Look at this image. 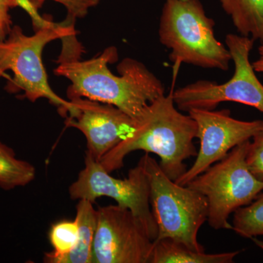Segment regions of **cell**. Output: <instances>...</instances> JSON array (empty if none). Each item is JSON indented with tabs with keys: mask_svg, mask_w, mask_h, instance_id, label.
I'll list each match as a JSON object with an SVG mask.
<instances>
[{
	"mask_svg": "<svg viewBox=\"0 0 263 263\" xmlns=\"http://www.w3.org/2000/svg\"><path fill=\"white\" fill-rule=\"evenodd\" d=\"M242 251L207 254L196 252L170 238L154 241L149 263H232Z\"/></svg>",
	"mask_w": 263,
	"mask_h": 263,
	"instance_id": "cell-12",
	"label": "cell"
},
{
	"mask_svg": "<svg viewBox=\"0 0 263 263\" xmlns=\"http://www.w3.org/2000/svg\"><path fill=\"white\" fill-rule=\"evenodd\" d=\"M249 143L235 147L186 185L206 197L207 221L214 229L232 230L230 214L249 205L263 191V181L254 176L247 164Z\"/></svg>",
	"mask_w": 263,
	"mask_h": 263,
	"instance_id": "cell-6",
	"label": "cell"
},
{
	"mask_svg": "<svg viewBox=\"0 0 263 263\" xmlns=\"http://www.w3.org/2000/svg\"><path fill=\"white\" fill-rule=\"evenodd\" d=\"M259 57L258 60H256L252 63L254 70L255 72H263V46L260 45L258 49Z\"/></svg>",
	"mask_w": 263,
	"mask_h": 263,
	"instance_id": "cell-21",
	"label": "cell"
},
{
	"mask_svg": "<svg viewBox=\"0 0 263 263\" xmlns=\"http://www.w3.org/2000/svg\"><path fill=\"white\" fill-rule=\"evenodd\" d=\"M69 101L66 124L84 134L86 152L98 162L127 138L138 123L110 104L84 98H71Z\"/></svg>",
	"mask_w": 263,
	"mask_h": 263,
	"instance_id": "cell-11",
	"label": "cell"
},
{
	"mask_svg": "<svg viewBox=\"0 0 263 263\" xmlns=\"http://www.w3.org/2000/svg\"><path fill=\"white\" fill-rule=\"evenodd\" d=\"M15 7L16 0H0V41H4L12 28L9 10Z\"/></svg>",
	"mask_w": 263,
	"mask_h": 263,
	"instance_id": "cell-20",
	"label": "cell"
},
{
	"mask_svg": "<svg viewBox=\"0 0 263 263\" xmlns=\"http://www.w3.org/2000/svg\"><path fill=\"white\" fill-rule=\"evenodd\" d=\"M197 133L196 122L176 108L172 91L151 104L133 133L100 162L111 174L122 168L124 159L132 152L144 151L159 156L161 168L176 181L187 171L184 161L197 155L194 144Z\"/></svg>",
	"mask_w": 263,
	"mask_h": 263,
	"instance_id": "cell-2",
	"label": "cell"
},
{
	"mask_svg": "<svg viewBox=\"0 0 263 263\" xmlns=\"http://www.w3.org/2000/svg\"><path fill=\"white\" fill-rule=\"evenodd\" d=\"M53 251L45 254L43 262L59 263L60 259L71 253L78 245L79 227L76 219L62 220L51 226L48 233Z\"/></svg>",
	"mask_w": 263,
	"mask_h": 263,
	"instance_id": "cell-16",
	"label": "cell"
},
{
	"mask_svg": "<svg viewBox=\"0 0 263 263\" xmlns=\"http://www.w3.org/2000/svg\"><path fill=\"white\" fill-rule=\"evenodd\" d=\"M35 177L34 166L16 158L13 148L0 141V188L9 191L27 186Z\"/></svg>",
	"mask_w": 263,
	"mask_h": 263,
	"instance_id": "cell-15",
	"label": "cell"
},
{
	"mask_svg": "<svg viewBox=\"0 0 263 263\" xmlns=\"http://www.w3.org/2000/svg\"><path fill=\"white\" fill-rule=\"evenodd\" d=\"M84 164L77 179L69 187L70 198L93 203L102 197L114 199L118 205L129 209L140 219L155 241L158 230L151 207L149 182L141 162L129 170L123 179L113 177L87 152Z\"/></svg>",
	"mask_w": 263,
	"mask_h": 263,
	"instance_id": "cell-8",
	"label": "cell"
},
{
	"mask_svg": "<svg viewBox=\"0 0 263 263\" xmlns=\"http://www.w3.org/2000/svg\"><path fill=\"white\" fill-rule=\"evenodd\" d=\"M139 162L149 182L151 207L158 230L156 240L170 238L196 252H205L197 237L209 216L206 197L170 179L149 154Z\"/></svg>",
	"mask_w": 263,
	"mask_h": 263,
	"instance_id": "cell-5",
	"label": "cell"
},
{
	"mask_svg": "<svg viewBox=\"0 0 263 263\" xmlns=\"http://www.w3.org/2000/svg\"><path fill=\"white\" fill-rule=\"evenodd\" d=\"M226 43L234 62L233 77L222 84L198 81L175 90L173 96L179 110H212L221 103L234 102L253 107L263 113V84L257 79L249 60L254 40L240 34H229Z\"/></svg>",
	"mask_w": 263,
	"mask_h": 263,
	"instance_id": "cell-7",
	"label": "cell"
},
{
	"mask_svg": "<svg viewBox=\"0 0 263 263\" xmlns=\"http://www.w3.org/2000/svg\"><path fill=\"white\" fill-rule=\"evenodd\" d=\"M251 239L253 240L254 243H255V245H257V247H259V248H260L261 249H262V250H263V241H262V240L257 239V237H256V238H251Z\"/></svg>",
	"mask_w": 263,
	"mask_h": 263,
	"instance_id": "cell-22",
	"label": "cell"
},
{
	"mask_svg": "<svg viewBox=\"0 0 263 263\" xmlns=\"http://www.w3.org/2000/svg\"><path fill=\"white\" fill-rule=\"evenodd\" d=\"M188 114L197 123L200 147L193 165L175 181L182 186L222 160L235 147L250 141L263 127V120H238L230 117L228 110L191 109Z\"/></svg>",
	"mask_w": 263,
	"mask_h": 263,
	"instance_id": "cell-10",
	"label": "cell"
},
{
	"mask_svg": "<svg viewBox=\"0 0 263 263\" xmlns=\"http://www.w3.org/2000/svg\"><path fill=\"white\" fill-rule=\"evenodd\" d=\"M250 141L247 162L249 170L257 179L263 181V127Z\"/></svg>",
	"mask_w": 263,
	"mask_h": 263,
	"instance_id": "cell-18",
	"label": "cell"
},
{
	"mask_svg": "<svg viewBox=\"0 0 263 263\" xmlns=\"http://www.w3.org/2000/svg\"><path fill=\"white\" fill-rule=\"evenodd\" d=\"M75 219L79 227V242L75 249L59 263H93V245L98 219V211L93 206V202L79 200L76 205Z\"/></svg>",
	"mask_w": 263,
	"mask_h": 263,
	"instance_id": "cell-14",
	"label": "cell"
},
{
	"mask_svg": "<svg viewBox=\"0 0 263 263\" xmlns=\"http://www.w3.org/2000/svg\"><path fill=\"white\" fill-rule=\"evenodd\" d=\"M70 37H75L76 32L73 22L68 18L61 24L48 21L32 36L26 35L19 26H13L7 37L0 41V77L6 71L13 72V79L5 88L7 91H23L24 98L32 103L40 98L48 99L65 117L70 101L60 98L49 86L42 53L51 41Z\"/></svg>",
	"mask_w": 263,
	"mask_h": 263,
	"instance_id": "cell-3",
	"label": "cell"
},
{
	"mask_svg": "<svg viewBox=\"0 0 263 263\" xmlns=\"http://www.w3.org/2000/svg\"><path fill=\"white\" fill-rule=\"evenodd\" d=\"M214 25L200 0H166L159 37L161 43L171 51V62L226 71L231 54L216 39Z\"/></svg>",
	"mask_w": 263,
	"mask_h": 263,
	"instance_id": "cell-4",
	"label": "cell"
},
{
	"mask_svg": "<svg viewBox=\"0 0 263 263\" xmlns=\"http://www.w3.org/2000/svg\"><path fill=\"white\" fill-rule=\"evenodd\" d=\"M93 245V263H149L154 240L129 209L100 207Z\"/></svg>",
	"mask_w": 263,
	"mask_h": 263,
	"instance_id": "cell-9",
	"label": "cell"
},
{
	"mask_svg": "<svg viewBox=\"0 0 263 263\" xmlns=\"http://www.w3.org/2000/svg\"><path fill=\"white\" fill-rule=\"evenodd\" d=\"M117 60V48L109 47L89 60L59 62L54 73L70 81L68 98H84L110 104L139 122L151 104L164 95L163 84L143 64L130 58L118 65L120 76L114 75L108 65Z\"/></svg>",
	"mask_w": 263,
	"mask_h": 263,
	"instance_id": "cell-1",
	"label": "cell"
},
{
	"mask_svg": "<svg viewBox=\"0 0 263 263\" xmlns=\"http://www.w3.org/2000/svg\"><path fill=\"white\" fill-rule=\"evenodd\" d=\"M232 230L250 239L263 235V191L249 205L235 211Z\"/></svg>",
	"mask_w": 263,
	"mask_h": 263,
	"instance_id": "cell-17",
	"label": "cell"
},
{
	"mask_svg": "<svg viewBox=\"0 0 263 263\" xmlns=\"http://www.w3.org/2000/svg\"><path fill=\"white\" fill-rule=\"evenodd\" d=\"M240 35L263 46V0H219Z\"/></svg>",
	"mask_w": 263,
	"mask_h": 263,
	"instance_id": "cell-13",
	"label": "cell"
},
{
	"mask_svg": "<svg viewBox=\"0 0 263 263\" xmlns=\"http://www.w3.org/2000/svg\"><path fill=\"white\" fill-rule=\"evenodd\" d=\"M36 10L40 9L46 0H29ZM61 3L68 12L67 18L71 21L77 18H83L87 14L89 10L98 4L100 0H53Z\"/></svg>",
	"mask_w": 263,
	"mask_h": 263,
	"instance_id": "cell-19",
	"label": "cell"
}]
</instances>
